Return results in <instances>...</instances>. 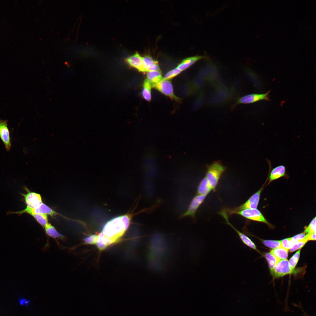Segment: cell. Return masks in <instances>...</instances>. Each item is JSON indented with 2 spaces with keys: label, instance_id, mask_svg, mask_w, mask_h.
I'll use <instances>...</instances> for the list:
<instances>
[{
  "label": "cell",
  "instance_id": "cell-1",
  "mask_svg": "<svg viewBox=\"0 0 316 316\" xmlns=\"http://www.w3.org/2000/svg\"><path fill=\"white\" fill-rule=\"evenodd\" d=\"M130 220L128 214L114 218L104 226L98 235L96 245L102 250L108 246L118 241L128 227Z\"/></svg>",
  "mask_w": 316,
  "mask_h": 316
},
{
  "label": "cell",
  "instance_id": "cell-2",
  "mask_svg": "<svg viewBox=\"0 0 316 316\" xmlns=\"http://www.w3.org/2000/svg\"><path fill=\"white\" fill-rule=\"evenodd\" d=\"M262 188L252 195L245 203L241 206L233 209L225 208L223 209L227 215L234 214L237 212L247 209H257L260 199Z\"/></svg>",
  "mask_w": 316,
  "mask_h": 316
},
{
  "label": "cell",
  "instance_id": "cell-3",
  "mask_svg": "<svg viewBox=\"0 0 316 316\" xmlns=\"http://www.w3.org/2000/svg\"><path fill=\"white\" fill-rule=\"evenodd\" d=\"M224 171L223 167L217 164H213L208 169L205 177L212 190H215L220 176Z\"/></svg>",
  "mask_w": 316,
  "mask_h": 316
},
{
  "label": "cell",
  "instance_id": "cell-4",
  "mask_svg": "<svg viewBox=\"0 0 316 316\" xmlns=\"http://www.w3.org/2000/svg\"><path fill=\"white\" fill-rule=\"evenodd\" d=\"M24 213H27L31 215L34 214H42L49 215L53 216L57 214V213L43 202L34 208L26 207L23 210L14 212H9L8 214H16L20 215Z\"/></svg>",
  "mask_w": 316,
  "mask_h": 316
},
{
  "label": "cell",
  "instance_id": "cell-5",
  "mask_svg": "<svg viewBox=\"0 0 316 316\" xmlns=\"http://www.w3.org/2000/svg\"><path fill=\"white\" fill-rule=\"evenodd\" d=\"M24 188L27 193H20V194L24 198L23 200L26 205V207L34 208L43 202L41 196L40 194L30 191L26 187Z\"/></svg>",
  "mask_w": 316,
  "mask_h": 316
},
{
  "label": "cell",
  "instance_id": "cell-6",
  "mask_svg": "<svg viewBox=\"0 0 316 316\" xmlns=\"http://www.w3.org/2000/svg\"><path fill=\"white\" fill-rule=\"evenodd\" d=\"M162 93L172 99L178 101L180 99L174 94L172 84L169 80L162 79L158 83L151 85Z\"/></svg>",
  "mask_w": 316,
  "mask_h": 316
},
{
  "label": "cell",
  "instance_id": "cell-7",
  "mask_svg": "<svg viewBox=\"0 0 316 316\" xmlns=\"http://www.w3.org/2000/svg\"><path fill=\"white\" fill-rule=\"evenodd\" d=\"M234 214L239 215L249 219L269 224L261 212L257 209H245L236 212Z\"/></svg>",
  "mask_w": 316,
  "mask_h": 316
},
{
  "label": "cell",
  "instance_id": "cell-8",
  "mask_svg": "<svg viewBox=\"0 0 316 316\" xmlns=\"http://www.w3.org/2000/svg\"><path fill=\"white\" fill-rule=\"evenodd\" d=\"M286 259L279 260L274 267L272 275L275 277H279L293 272Z\"/></svg>",
  "mask_w": 316,
  "mask_h": 316
},
{
  "label": "cell",
  "instance_id": "cell-9",
  "mask_svg": "<svg viewBox=\"0 0 316 316\" xmlns=\"http://www.w3.org/2000/svg\"><path fill=\"white\" fill-rule=\"evenodd\" d=\"M207 195L197 194L193 199L187 210L182 215V217L190 216L194 217L200 206L205 200Z\"/></svg>",
  "mask_w": 316,
  "mask_h": 316
},
{
  "label": "cell",
  "instance_id": "cell-10",
  "mask_svg": "<svg viewBox=\"0 0 316 316\" xmlns=\"http://www.w3.org/2000/svg\"><path fill=\"white\" fill-rule=\"evenodd\" d=\"M7 122L6 120L0 119V138L6 150L8 151L11 147V144Z\"/></svg>",
  "mask_w": 316,
  "mask_h": 316
},
{
  "label": "cell",
  "instance_id": "cell-11",
  "mask_svg": "<svg viewBox=\"0 0 316 316\" xmlns=\"http://www.w3.org/2000/svg\"><path fill=\"white\" fill-rule=\"evenodd\" d=\"M269 92L270 91H269L264 94H253L245 95L239 98L234 105L252 103L263 100H269L268 95Z\"/></svg>",
  "mask_w": 316,
  "mask_h": 316
},
{
  "label": "cell",
  "instance_id": "cell-12",
  "mask_svg": "<svg viewBox=\"0 0 316 316\" xmlns=\"http://www.w3.org/2000/svg\"><path fill=\"white\" fill-rule=\"evenodd\" d=\"M220 214L225 219L226 223L229 225L236 231L244 244L250 248L256 251H258L255 245L251 239L248 236L238 230L230 223L228 219V216L223 209L220 212Z\"/></svg>",
  "mask_w": 316,
  "mask_h": 316
},
{
  "label": "cell",
  "instance_id": "cell-13",
  "mask_svg": "<svg viewBox=\"0 0 316 316\" xmlns=\"http://www.w3.org/2000/svg\"><path fill=\"white\" fill-rule=\"evenodd\" d=\"M267 160L269 165L270 171L269 176V183L279 178L286 176V169L285 166L283 165H279L271 169L272 165L271 162L268 159H267Z\"/></svg>",
  "mask_w": 316,
  "mask_h": 316
},
{
  "label": "cell",
  "instance_id": "cell-14",
  "mask_svg": "<svg viewBox=\"0 0 316 316\" xmlns=\"http://www.w3.org/2000/svg\"><path fill=\"white\" fill-rule=\"evenodd\" d=\"M142 62L144 72L160 70L158 62L150 56H145L142 57Z\"/></svg>",
  "mask_w": 316,
  "mask_h": 316
},
{
  "label": "cell",
  "instance_id": "cell-15",
  "mask_svg": "<svg viewBox=\"0 0 316 316\" xmlns=\"http://www.w3.org/2000/svg\"><path fill=\"white\" fill-rule=\"evenodd\" d=\"M127 62L131 66L139 71L144 72L143 66L142 57L137 53L130 56L126 59Z\"/></svg>",
  "mask_w": 316,
  "mask_h": 316
},
{
  "label": "cell",
  "instance_id": "cell-16",
  "mask_svg": "<svg viewBox=\"0 0 316 316\" xmlns=\"http://www.w3.org/2000/svg\"><path fill=\"white\" fill-rule=\"evenodd\" d=\"M204 56H195L188 58L183 60L177 67L181 71L193 64L196 61L204 58Z\"/></svg>",
  "mask_w": 316,
  "mask_h": 316
},
{
  "label": "cell",
  "instance_id": "cell-17",
  "mask_svg": "<svg viewBox=\"0 0 316 316\" xmlns=\"http://www.w3.org/2000/svg\"><path fill=\"white\" fill-rule=\"evenodd\" d=\"M147 79L150 82L151 85L158 83L163 79L160 70L147 72Z\"/></svg>",
  "mask_w": 316,
  "mask_h": 316
},
{
  "label": "cell",
  "instance_id": "cell-18",
  "mask_svg": "<svg viewBox=\"0 0 316 316\" xmlns=\"http://www.w3.org/2000/svg\"><path fill=\"white\" fill-rule=\"evenodd\" d=\"M212 190L210 185L206 177L200 182L197 189V194L207 195Z\"/></svg>",
  "mask_w": 316,
  "mask_h": 316
},
{
  "label": "cell",
  "instance_id": "cell-19",
  "mask_svg": "<svg viewBox=\"0 0 316 316\" xmlns=\"http://www.w3.org/2000/svg\"><path fill=\"white\" fill-rule=\"evenodd\" d=\"M45 230L47 235L54 239H63L64 236L59 233L55 228L50 224L48 223L45 227Z\"/></svg>",
  "mask_w": 316,
  "mask_h": 316
},
{
  "label": "cell",
  "instance_id": "cell-20",
  "mask_svg": "<svg viewBox=\"0 0 316 316\" xmlns=\"http://www.w3.org/2000/svg\"><path fill=\"white\" fill-rule=\"evenodd\" d=\"M288 250L280 247L272 250L270 253L279 260L286 259L288 256Z\"/></svg>",
  "mask_w": 316,
  "mask_h": 316
},
{
  "label": "cell",
  "instance_id": "cell-21",
  "mask_svg": "<svg viewBox=\"0 0 316 316\" xmlns=\"http://www.w3.org/2000/svg\"><path fill=\"white\" fill-rule=\"evenodd\" d=\"M151 85L150 82L147 79H146L143 83L142 94L144 98L147 101H150L151 99Z\"/></svg>",
  "mask_w": 316,
  "mask_h": 316
},
{
  "label": "cell",
  "instance_id": "cell-22",
  "mask_svg": "<svg viewBox=\"0 0 316 316\" xmlns=\"http://www.w3.org/2000/svg\"><path fill=\"white\" fill-rule=\"evenodd\" d=\"M265 256L268 262L271 273L272 274L274 267L279 260L269 253H266Z\"/></svg>",
  "mask_w": 316,
  "mask_h": 316
},
{
  "label": "cell",
  "instance_id": "cell-23",
  "mask_svg": "<svg viewBox=\"0 0 316 316\" xmlns=\"http://www.w3.org/2000/svg\"><path fill=\"white\" fill-rule=\"evenodd\" d=\"M41 226L45 227L49 223L47 215L42 214H34L31 215Z\"/></svg>",
  "mask_w": 316,
  "mask_h": 316
},
{
  "label": "cell",
  "instance_id": "cell-24",
  "mask_svg": "<svg viewBox=\"0 0 316 316\" xmlns=\"http://www.w3.org/2000/svg\"><path fill=\"white\" fill-rule=\"evenodd\" d=\"M300 250L297 251L290 259L288 261L289 263L291 269L294 270L299 260Z\"/></svg>",
  "mask_w": 316,
  "mask_h": 316
},
{
  "label": "cell",
  "instance_id": "cell-25",
  "mask_svg": "<svg viewBox=\"0 0 316 316\" xmlns=\"http://www.w3.org/2000/svg\"><path fill=\"white\" fill-rule=\"evenodd\" d=\"M263 243L265 245L270 248L274 249L281 247L280 241L264 240Z\"/></svg>",
  "mask_w": 316,
  "mask_h": 316
},
{
  "label": "cell",
  "instance_id": "cell-26",
  "mask_svg": "<svg viewBox=\"0 0 316 316\" xmlns=\"http://www.w3.org/2000/svg\"><path fill=\"white\" fill-rule=\"evenodd\" d=\"M308 241L304 238L297 241L293 244L290 249V252H293L302 248Z\"/></svg>",
  "mask_w": 316,
  "mask_h": 316
},
{
  "label": "cell",
  "instance_id": "cell-27",
  "mask_svg": "<svg viewBox=\"0 0 316 316\" xmlns=\"http://www.w3.org/2000/svg\"><path fill=\"white\" fill-rule=\"evenodd\" d=\"M181 72V70L176 67L167 72L163 79L169 80L178 75Z\"/></svg>",
  "mask_w": 316,
  "mask_h": 316
},
{
  "label": "cell",
  "instance_id": "cell-28",
  "mask_svg": "<svg viewBox=\"0 0 316 316\" xmlns=\"http://www.w3.org/2000/svg\"><path fill=\"white\" fill-rule=\"evenodd\" d=\"M281 247L288 250L294 243L291 241V238L284 239L280 241Z\"/></svg>",
  "mask_w": 316,
  "mask_h": 316
},
{
  "label": "cell",
  "instance_id": "cell-29",
  "mask_svg": "<svg viewBox=\"0 0 316 316\" xmlns=\"http://www.w3.org/2000/svg\"><path fill=\"white\" fill-rule=\"evenodd\" d=\"M316 232V217L311 221L308 226L306 228L304 233H308Z\"/></svg>",
  "mask_w": 316,
  "mask_h": 316
},
{
  "label": "cell",
  "instance_id": "cell-30",
  "mask_svg": "<svg viewBox=\"0 0 316 316\" xmlns=\"http://www.w3.org/2000/svg\"><path fill=\"white\" fill-rule=\"evenodd\" d=\"M98 235H92L85 238L84 239V243L86 244L93 245L96 244Z\"/></svg>",
  "mask_w": 316,
  "mask_h": 316
},
{
  "label": "cell",
  "instance_id": "cell-31",
  "mask_svg": "<svg viewBox=\"0 0 316 316\" xmlns=\"http://www.w3.org/2000/svg\"><path fill=\"white\" fill-rule=\"evenodd\" d=\"M305 236V233H302L291 237V241L294 244L297 241L304 238Z\"/></svg>",
  "mask_w": 316,
  "mask_h": 316
},
{
  "label": "cell",
  "instance_id": "cell-32",
  "mask_svg": "<svg viewBox=\"0 0 316 316\" xmlns=\"http://www.w3.org/2000/svg\"><path fill=\"white\" fill-rule=\"evenodd\" d=\"M304 238L308 241L309 240H315L316 232L308 233V234L305 235Z\"/></svg>",
  "mask_w": 316,
  "mask_h": 316
},
{
  "label": "cell",
  "instance_id": "cell-33",
  "mask_svg": "<svg viewBox=\"0 0 316 316\" xmlns=\"http://www.w3.org/2000/svg\"><path fill=\"white\" fill-rule=\"evenodd\" d=\"M18 302L20 305L24 306L28 305L30 302V301L28 300L21 298L19 299Z\"/></svg>",
  "mask_w": 316,
  "mask_h": 316
}]
</instances>
